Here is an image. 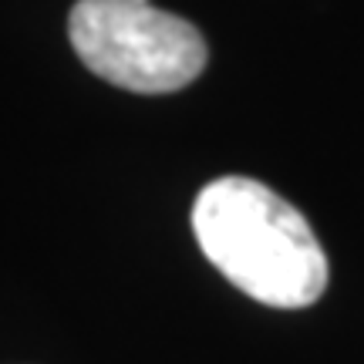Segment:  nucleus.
Here are the masks:
<instances>
[{
  "label": "nucleus",
  "instance_id": "nucleus-2",
  "mask_svg": "<svg viewBox=\"0 0 364 364\" xmlns=\"http://www.w3.org/2000/svg\"><path fill=\"white\" fill-rule=\"evenodd\" d=\"M68 34L88 71L139 95L186 88L209 61L203 34L149 0H78Z\"/></svg>",
  "mask_w": 364,
  "mask_h": 364
},
{
  "label": "nucleus",
  "instance_id": "nucleus-1",
  "mask_svg": "<svg viewBox=\"0 0 364 364\" xmlns=\"http://www.w3.org/2000/svg\"><path fill=\"white\" fill-rule=\"evenodd\" d=\"M193 233L206 260L267 307H307L327 287V257L307 220L257 179L226 176L196 196Z\"/></svg>",
  "mask_w": 364,
  "mask_h": 364
}]
</instances>
